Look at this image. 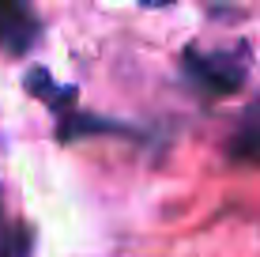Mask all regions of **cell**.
<instances>
[{
  "label": "cell",
  "instance_id": "cell-1",
  "mask_svg": "<svg viewBox=\"0 0 260 257\" xmlns=\"http://www.w3.org/2000/svg\"><path fill=\"white\" fill-rule=\"evenodd\" d=\"M181 72L185 79L208 99H222V95H234L245 83V49H185L181 53Z\"/></svg>",
  "mask_w": 260,
  "mask_h": 257
},
{
  "label": "cell",
  "instance_id": "cell-2",
  "mask_svg": "<svg viewBox=\"0 0 260 257\" xmlns=\"http://www.w3.org/2000/svg\"><path fill=\"white\" fill-rule=\"evenodd\" d=\"M38 42V15L26 4L0 0V49L4 53H26Z\"/></svg>",
  "mask_w": 260,
  "mask_h": 257
},
{
  "label": "cell",
  "instance_id": "cell-3",
  "mask_svg": "<svg viewBox=\"0 0 260 257\" xmlns=\"http://www.w3.org/2000/svg\"><path fill=\"white\" fill-rule=\"evenodd\" d=\"M226 152L238 163H260V99L249 102L245 113L238 118V125L226 140Z\"/></svg>",
  "mask_w": 260,
  "mask_h": 257
},
{
  "label": "cell",
  "instance_id": "cell-4",
  "mask_svg": "<svg viewBox=\"0 0 260 257\" xmlns=\"http://www.w3.org/2000/svg\"><path fill=\"white\" fill-rule=\"evenodd\" d=\"M15 250H19V238L12 231V219L4 212V197H0V257H15Z\"/></svg>",
  "mask_w": 260,
  "mask_h": 257
}]
</instances>
